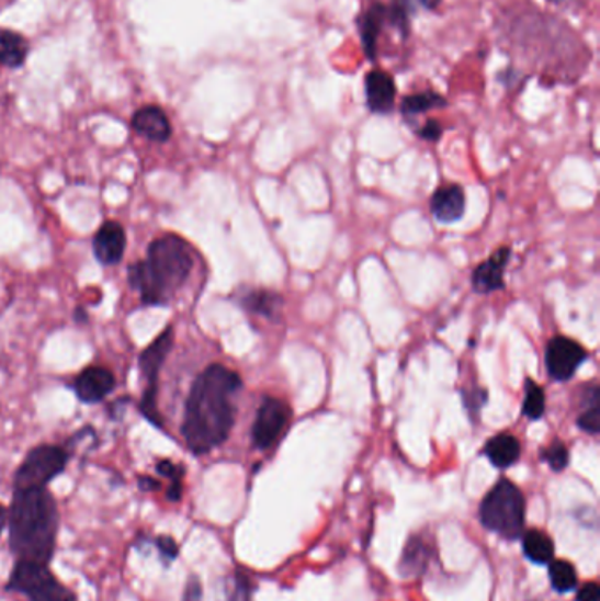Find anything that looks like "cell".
<instances>
[{"label":"cell","instance_id":"4dcf8cb0","mask_svg":"<svg viewBox=\"0 0 600 601\" xmlns=\"http://www.w3.org/2000/svg\"><path fill=\"white\" fill-rule=\"evenodd\" d=\"M442 133H444V128H442V125L439 124L437 120H427L424 125L418 131L419 137H422L424 141L432 143L439 141L442 137Z\"/></svg>","mask_w":600,"mask_h":601},{"label":"cell","instance_id":"5bb4252c","mask_svg":"<svg viewBox=\"0 0 600 601\" xmlns=\"http://www.w3.org/2000/svg\"><path fill=\"white\" fill-rule=\"evenodd\" d=\"M387 25V5L383 2H374L365 13L358 19V32H360L361 46L366 58L374 63L377 58L378 37Z\"/></svg>","mask_w":600,"mask_h":601},{"label":"cell","instance_id":"f546056e","mask_svg":"<svg viewBox=\"0 0 600 601\" xmlns=\"http://www.w3.org/2000/svg\"><path fill=\"white\" fill-rule=\"evenodd\" d=\"M157 551L165 562H173L174 557L179 556V545L171 536H157Z\"/></svg>","mask_w":600,"mask_h":601},{"label":"cell","instance_id":"5b68a950","mask_svg":"<svg viewBox=\"0 0 600 601\" xmlns=\"http://www.w3.org/2000/svg\"><path fill=\"white\" fill-rule=\"evenodd\" d=\"M8 591L22 592L31 601H78L71 589L55 579L48 565L39 563L16 562L8 582Z\"/></svg>","mask_w":600,"mask_h":601},{"label":"cell","instance_id":"277c9868","mask_svg":"<svg viewBox=\"0 0 600 601\" xmlns=\"http://www.w3.org/2000/svg\"><path fill=\"white\" fill-rule=\"evenodd\" d=\"M480 521L507 540L520 538L525 530V496L520 487L502 478L480 503Z\"/></svg>","mask_w":600,"mask_h":601},{"label":"cell","instance_id":"8fae6325","mask_svg":"<svg viewBox=\"0 0 600 601\" xmlns=\"http://www.w3.org/2000/svg\"><path fill=\"white\" fill-rule=\"evenodd\" d=\"M511 259V248L500 247L494 256L480 262L474 273H472V288L479 294H491V292L502 291L506 287L507 264Z\"/></svg>","mask_w":600,"mask_h":601},{"label":"cell","instance_id":"2e32d148","mask_svg":"<svg viewBox=\"0 0 600 601\" xmlns=\"http://www.w3.org/2000/svg\"><path fill=\"white\" fill-rule=\"evenodd\" d=\"M131 125H133L134 131L139 136L147 137V139L154 143H166L171 137V134H173L168 115L159 106H154V104L139 107L134 113Z\"/></svg>","mask_w":600,"mask_h":601},{"label":"cell","instance_id":"e0dca14e","mask_svg":"<svg viewBox=\"0 0 600 601\" xmlns=\"http://www.w3.org/2000/svg\"><path fill=\"white\" fill-rule=\"evenodd\" d=\"M238 303L247 314L267 320L279 319L284 308V297L268 288H249L241 294Z\"/></svg>","mask_w":600,"mask_h":601},{"label":"cell","instance_id":"d6986e66","mask_svg":"<svg viewBox=\"0 0 600 601\" xmlns=\"http://www.w3.org/2000/svg\"><path fill=\"white\" fill-rule=\"evenodd\" d=\"M29 55V43L14 31L0 32V66L20 69Z\"/></svg>","mask_w":600,"mask_h":601},{"label":"cell","instance_id":"9c48e42d","mask_svg":"<svg viewBox=\"0 0 600 601\" xmlns=\"http://www.w3.org/2000/svg\"><path fill=\"white\" fill-rule=\"evenodd\" d=\"M587 359L585 347L570 338L555 337L547 343L546 367L553 381L569 382Z\"/></svg>","mask_w":600,"mask_h":601},{"label":"cell","instance_id":"603a6c76","mask_svg":"<svg viewBox=\"0 0 600 601\" xmlns=\"http://www.w3.org/2000/svg\"><path fill=\"white\" fill-rule=\"evenodd\" d=\"M546 413V394L543 387L532 378L525 381V399H523V416L530 420L543 419Z\"/></svg>","mask_w":600,"mask_h":601},{"label":"cell","instance_id":"30bf717a","mask_svg":"<svg viewBox=\"0 0 600 601\" xmlns=\"http://www.w3.org/2000/svg\"><path fill=\"white\" fill-rule=\"evenodd\" d=\"M366 106L374 115H392L396 104V83L389 72L372 69L365 78Z\"/></svg>","mask_w":600,"mask_h":601},{"label":"cell","instance_id":"3957f363","mask_svg":"<svg viewBox=\"0 0 600 601\" xmlns=\"http://www.w3.org/2000/svg\"><path fill=\"white\" fill-rule=\"evenodd\" d=\"M194 268L191 245L177 235L151 241L145 261L129 268L131 287L139 291L143 305H166L185 285Z\"/></svg>","mask_w":600,"mask_h":601},{"label":"cell","instance_id":"4316f807","mask_svg":"<svg viewBox=\"0 0 600 601\" xmlns=\"http://www.w3.org/2000/svg\"><path fill=\"white\" fill-rule=\"evenodd\" d=\"M157 472H159L162 477L169 478L171 480V487H169L168 498L171 501H179L182 498V477L183 468L174 465L171 461H159L157 463Z\"/></svg>","mask_w":600,"mask_h":601},{"label":"cell","instance_id":"6da1fadb","mask_svg":"<svg viewBox=\"0 0 600 601\" xmlns=\"http://www.w3.org/2000/svg\"><path fill=\"white\" fill-rule=\"evenodd\" d=\"M241 376L223 364H212L192 384L185 402L182 434L189 451L203 456L226 442L236 419V394Z\"/></svg>","mask_w":600,"mask_h":601},{"label":"cell","instance_id":"e575fe53","mask_svg":"<svg viewBox=\"0 0 600 601\" xmlns=\"http://www.w3.org/2000/svg\"><path fill=\"white\" fill-rule=\"evenodd\" d=\"M418 2L428 11L439 10V5L442 4V0H418Z\"/></svg>","mask_w":600,"mask_h":601},{"label":"cell","instance_id":"8992f818","mask_svg":"<svg viewBox=\"0 0 600 601\" xmlns=\"http://www.w3.org/2000/svg\"><path fill=\"white\" fill-rule=\"evenodd\" d=\"M171 349H173V328H166L139 355V372L145 381L139 408L145 419L157 428H162V419L157 408V384H159L160 367L165 364Z\"/></svg>","mask_w":600,"mask_h":601},{"label":"cell","instance_id":"ac0fdd59","mask_svg":"<svg viewBox=\"0 0 600 601\" xmlns=\"http://www.w3.org/2000/svg\"><path fill=\"white\" fill-rule=\"evenodd\" d=\"M485 456L498 469L511 468L521 456V443L517 436L500 433L491 438L485 445Z\"/></svg>","mask_w":600,"mask_h":601},{"label":"cell","instance_id":"7a4b0ae2","mask_svg":"<svg viewBox=\"0 0 600 601\" xmlns=\"http://www.w3.org/2000/svg\"><path fill=\"white\" fill-rule=\"evenodd\" d=\"M10 545L19 562L48 565L57 545L58 510L45 489H14L8 512Z\"/></svg>","mask_w":600,"mask_h":601},{"label":"cell","instance_id":"cb8c5ba5","mask_svg":"<svg viewBox=\"0 0 600 601\" xmlns=\"http://www.w3.org/2000/svg\"><path fill=\"white\" fill-rule=\"evenodd\" d=\"M550 579H552L553 588L558 592L573 591L576 588V583H578L576 568L569 562H564V559L552 563V566H550Z\"/></svg>","mask_w":600,"mask_h":601},{"label":"cell","instance_id":"f1b7e54d","mask_svg":"<svg viewBox=\"0 0 600 601\" xmlns=\"http://www.w3.org/2000/svg\"><path fill=\"white\" fill-rule=\"evenodd\" d=\"M463 405L467 408L472 419H479L480 410L488 401V393L480 387H472L468 390H462Z\"/></svg>","mask_w":600,"mask_h":601},{"label":"cell","instance_id":"1f68e13d","mask_svg":"<svg viewBox=\"0 0 600 601\" xmlns=\"http://www.w3.org/2000/svg\"><path fill=\"white\" fill-rule=\"evenodd\" d=\"M576 601H600V589L596 582H588L579 589Z\"/></svg>","mask_w":600,"mask_h":601},{"label":"cell","instance_id":"d6a6232c","mask_svg":"<svg viewBox=\"0 0 600 601\" xmlns=\"http://www.w3.org/2000/svg\"><path fill=\"white\" fill-rule=\"evenodd\" d=\"M201 598V586L196 579H192L189 582L188 591H185V601H200Z\"/></svg>","mask_w":600,"mask_h":601},{"label":"cell","instance_id":"83f0119b","mask_svg":"<svg viewBox=\"0 0 600 601\" xmlns=\"http://www.w3.org/2000/svg\"><path fill=\"white\" fill-rule=\"evenodd\" d=\"M541 457L543 461H546L547 466L553 469V472H564L569 465V451L562 440H555L552 445L546 446L543 452H541Z\"/></svg>","mask_w":600,"mask_h":601},{"label":"cell","instance_id":"7c38bea8","mask_svg":"<svg viewBox=\"0 0 600 601\" xmlns=\"http://www.w3.org/2000/svg\"><path fill=\"white\" fill-rule=\"evenodd\" d=\"M75 393L81 402L94 405L103 401L115 389V376L106 367L89 366L75 378Z\"/></svg>","mask_w":600,"mask_h":601},{"label":"cell","instance_id":"52a82bcc","mask_svg":"<svg viewBox=\"0 0 600 601\" xmlns=\"http://www.w3.org/2000/svg\"><path fill=\"white\" fill-rule=\"evenodd\" d=\"M67 465V452L60 446L32 449L14 475V489H45Z\"/></svg>","mask_w":600,"mask_h":601},{"label":"cell","instance_id":"44dd1931","mask_svg":"<svg viewBox=\"0 0 600 601\" xmlns=\"http://www.w3.org/2000/svg\"><path fill=\"white\" fill-rule=\"evenodd\" d=\"M445 106H448V101L442 98L441 93L433 92V90H424V92L410 93V95L404 98L400 111L405 118L410 120L414 116L424 115L428 111Z\"/></svg>","mask_w":600,"mask_h":601},{"label":"cell","instance_id":"ba28073f","mask_svg":"<svg viewBox=\"0 0 600 601\" xmlns=\"http://www.w3.org/2000/svg\"><path fill=\"white\" fill-rule=\"evenodd\" d=\"M291 408L279 398H267L259 405L252 426V443L259 451L272 449L290 426Z\"/></svg>","mask_w":600,"mask_h":601},{"label":"cell","instance_id":"8d00e7d4","mask_svg":"<svg viewBox=\"0 0 600 601\" xmlns=\"http://www.w3.org/2000/svg\"><path fill=\"white\" fill-rule=\"evenodd\" d=\"M550 2H555V4H562V2H567V0H550Z\"/></svg>","mask_w":600,"mask_h":601},{"label":"cell","instance_id":"ffe728a7","mask_svg":"<svg viewBox=\"0 0 600 601\" xmlns=\"http://www.w3.org/2000/svg\"><path fill=\"white\" fill-rule=\"evenodd\" d=\"M578 428L588 434H599L600 431V387L588 385L581 398V413L578 417Z\"/></svg>","mask_w":600,"mask_h":601},{"label":"cell","instance_id":"7402d4cb","mask_svg":"<svg viewBox=\"0 0 600 601\" xmlns=\"http://www.w3.org/2000/svg\"><path fill=\"white\" fill-rule=\"evenodd\" d=\"M523 551L530 562L537 563V565H546V563L553 562V556H555L553 540L544 531L539 530L527 531L523 536Z\"/></svg>","mask_w":600,"mask_h":601},{"label":"cell","instance_id":"484cf974","mask_svg":"<svg viewBox=\"0 0 600 601\" xmlns=\"http://www.w3.org/2000/svg\"><path fill=\"white\" fill-rule=\"evenodd\" d=\"M427 553V545L422 544L421 540L416 538V544L407 545L404 557H401V574L407 575L419 574L424 568L427 562L422 554Z\"/></svg>","mask_w":600,"mask_h":601},{"label":"cell","instance_id":"9a60e30c","mask_svg":"<svg viewBox=\"0 0 600 601\" xmlns=\"http://www.w3.org/2000/svg\"><path fill=\"white\" fill-rule=\"evenodd\" d=\"M125 230L118 222H106L99 227L94 238L95 259L103 265L121 262L125 252Z\"/></svg>","mask_w":600,"mask_h":601},{"label":"cell","instance_id":"d590c367","mask_svg":"<svg viewBox=\"0 0 600 601\" xmlns=\"http://www.w3.org/2000/svg\"><path fill=\"white\" fill-rule=\"evenodd\" d=\"M5 524H8V510L0 504V533L4 530Z\"/></svg>","mask_w":600,"mask_h":601},{"label":"cell","instance_id":"836d02e7","mask_svg":"<svg viewBox=\"0 0 600 601\" xmlns=\"http://www.w3.org/2000/svg\"><path fill=\"white\" fill-rule=\"evenodd\" d=\"M139 487H141L143 491H156V489H159V483L154 480V478L143 477L139 478Z\"/></svg>","mask_w":600,"mask_h":601},{"label":"cell","instance_id":"d4e9b609","mask_svg":"<svg viewBox=\"0 0 600 601\" xmlns=\"http://www.w3.org/2000/svg\"><path fill=\"white\" fill-rule=\"evenodd\" d=\"M387 25L400 32V36L407 39L410 34V11L407 0H393L387 5Z\"/></svg>","mask_w":600,"mask_h":601},{"label":"cell","instance_id":"4fadbf2b","mask_svg":"<svg viewBox=\"0 0 600 601\" xmlns=\"http://www.w3.org/2000/svg\"><path fill=\"white\" fill-rule=\"evenodd\" d=\"M467 208V197L462 185H445L437 189L430 200V212L433 218L441 224H454L462 220Z\"/></svg>","mask_w":600,"mask_h":601}]
</instances>
